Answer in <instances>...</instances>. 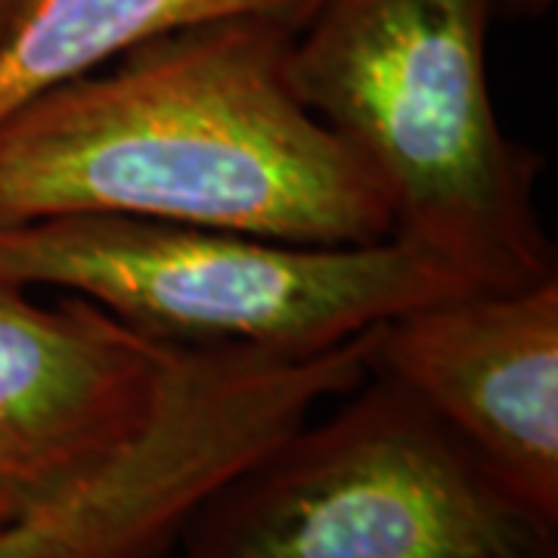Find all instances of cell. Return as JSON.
<instances>
[{"mask_svg":"<svg viewBox=\"0 0 558 558\" xmlns=\"http://www.w3.org/2000/svg\"><path fill=\"white\" fill-rule=\"evenodd\" d=\"M295 28L190 25L0 119V227L121 215L295 245L391 240L376 178L304 106Z\"/></svg>","mask_w":558,"mask_h":558,"instance_id":"6da1fadb","label":"cell"},{"mask_svg":"<svg viewBox=\"0 0 558 558\" xmlns=\"http://www.w3.org/2000/svg\"><path fill=\"white\" fill-rule=\"evenodd\" d=\"M497 0H319L292 38L304 106L376 178L391 240L475 292L556 277L539 161L502 134L487 81Z\"/></svg>","mask_w":558,"mask_h":558,"instance_id":"7a4b0ae2","label":"cell"},{"mask_svg":"<svg viewBox=\"0 0 558 558\" xmlns=\"http://www.w3.org/2000/svg\"><path fill=\"white\" fill-rule=\"evenodd\" d=\"M344 398V395H341ZM183 558H558V521L385 373L202 502Z\"/></svg>","mask_w":558,"mask_h":558,"instance_id":"3957f363","label":"cell"},{"mask_svg":"<svg viewBox=\"0 0 558 558\" xmlns=\"http://www.w3.org/2000/svg\"><path fill=\"white\" fill-rule=\"evenodd\" d=\"M0 282L94 301L171 344L267 354L326 351L410 307L475 292L398 240L295 245L121 215L3 223Z\"/></svg>","mask_w":558,"mask_h":558,"instance_id":"277c9868","label":"cell"},{"mask_svg":"<svg viewBox=\"0 0 558 558\" xmlns=\"http://www.w3.org/2000/svg\"><path fill=\"white\" fill-rule=\"evenodd\" d=\"M373 336L376 326L314 354L180 344L146 428L72 494L3 531L0 558L171 553L205 499L366 376Z\"/></svg>","mask_w":558,"mask_h":558,"instance_id":"5b68a950","label":"cell"},{"mask_svg":"<svg viewBox=\"0 0 558 558\" xmlns=\"http://www.w3.org/2000/svg\"><path fill=\"white\" fill-rule=\"evenodd\" d=\"M180 344L94 301L0 282V534L72 494L153 418Z\"/></svg>","mask_w":558,"mask_h":558,"instance_id":"8992f818","label":"cell"},{"mask_svg":"<svg viewBox=\"0 0 558 558\" xmlns=\"http://www.w3.org/2000/svg\"><path fill=\"white\" fill-rule=\"evenodd\" d=\"M385 373L558 521V279L459 292L376 326Z\"/></svg>","mask_w":558,"mask_h":558,"instance_id":"52a82bcc","label":"cell"},{"mask_svg":"<svg viewBox=\"0 0 558 558\" xmlns=\"http://www.w3.org/2000/svg\"><path fill=\"white\" fill-rule=\"evenodd\" d=\"M314 10L317 0H28L0 32V119L180 28L274 20L299 32Z\"/></svg>","mask_w":558,"mask_h":558,"instance_id":"ba28073f","label":"cell"},{"mask_svg":"<svg viewBox=\"0 0 558 558\" xmlns=\"http://www.w3.org/2000/svg\"><path fill=\"white\" fill-rule=\"evenodd\" d=\"M25 3H28V0H0V32L13 22V16L20 13Z\"/></svg>","mask_w":558,"mask_h":558,"instance_id":"9c48e42d","label":"cell"},{"mask_svg":"<svg viewBox=\"0 0 558 558\" xmlns=\"http://www.w3.org/2000/svg\"><path fill=\"white\" fill-rule=\"evenodd\" d=\"M509 7H512L515 13H537V10H546V7H549V0H509Z\"/></svg>","mask_w":558,"mask_h":558,"instance_id":"30bf717a","label":"cell"},{"mask_svg":"<svg viewBox=\"0 0 558 558\" xmlns=\"http://www.w3.org/2000/svg\"><path fill=\"white\" fill-rule=\"evenodd\" d=\"M317 3H319V0H317Z\"/></svg>","mask_w":558,"mask_h":558,"instance_id":"8fae6325","label":"cell"}]
</instances>
